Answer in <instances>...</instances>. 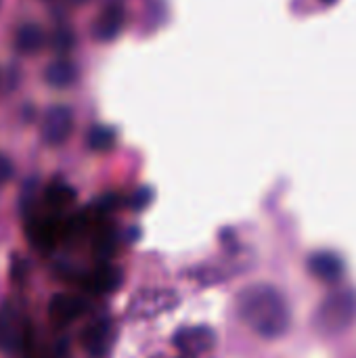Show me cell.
I'll list each match as a JSON object with an SVG mask.
<instances>
[{
  "instance_id": "cell-1",
  "label": "cell",
  "mask_w": 356,
  "mask_h": 358,
  "mask_svg": "<svg viewBox=\"0 0 356 358\" xmlns=\"http://www.w3.org/2000/svg\"><path fill=\"white\" fill-rule=\"evenodd\" d=\"M239 319L262 338H279L287 331L292 315L283 294L266 283H254L237 296Z\"/></svg>"
},
{
  "instance_id": "cell-2",
  "label": "cell",
  "mask_w": 356,
  "mask_h": 358,
  "mask_svg": "<svg viewBox=\"0 0 356 358\" xmlns=\"http://www.w3.org/2000/svg\"><path fill=\"white\" fill-rule=\"evenodd\" d=\"M356 321V294L355 292H336L327 296L317 315L315 327L325 336H336L348 329Z\"/></svg>"
},
{
  "instance_id": "cell-3",
  "label": "cell",
  "mask_w": 356,
  "mask_h": 358,
  "mask_svg": "<svg viewBox=\"0 0 356 358\" xmlns=\"http://www.w3.org/2000/svg\"><path fill=\"white\" fill-rule=\"evenodd\" d=\"M178 304V296L168 289H147L134 296L128 304V315L132 319H151L162 313L172 310Z\"/></svg>"
},
{
  "instance_id": "cell-4",
  "label": "cell",
  "mask_w": 356,
  "mask_h": 358,
  "mask_svg": "<svg viewBox=\"0 0 356 358\" xmlns=\"http://www.w3.org/2000/svg\"><path fill=\"white\" fill-rule=\"evenodd\" d=\"M174 348L183 352V357H199L208 350L214 348L216 344V334L206 327V325H195V327H183L174 334L172 338Z\"/></svg>"
},
{
  "instance_id": "cell-5",
  "label": "cell",
  "mask_w": 356,
  "mask_h": 358,
  "mask_svg": "<svg viewBox=\"0 0 356 358\" xmlns=\"http://www.w3.org/2000/svg\"><path fill=\"white\" fill-rule=\"evenodd\" d=\"M73 130V113L65 105L48 107L42 117V138L48 145H63Z\"/></svg>"
},
{
  "instance_id": "cell-6",
  "label": "cell",
  "mask_w": 356,
  "mask_h": 358,
  "mask_svg": "<svg viewBox=\"0 0 356 358\" xmlns=\"http://www.w3.org/2000/svg\"><path fill=\"white\" fill-rule=\"evenodd\" d=\"M86 308H88V304L84 298H80L76 294H57L48 302V317L55 325L63 327V325H69L76 319H80L86 313Z\"/></svg>"
},
{
  "instance_id": "cell-7",
  "label": "cell",
  "mask_w": 356,
  "mask_h": 358,
  "mask_svg": "<svg viewBox=\"0 0 356 358\" xmlns=\"http://www.w3.org/2000/svg\"><path fill=\"white\" fill-rule=\"evenodd\" d=\"M113 325L111 321L105 317V319H99L94 321L84 334H82V342H84V348L92 355L94 358H105L109 355L111 346H113Z\"/></svg>"
},
{
  "instance_id": "cell-8",
  "label": "cell",
  "mask_w": 356,
  "mask_h": 358,
  "mask_svg": "<svg viewBox=\"0 0 356 358\" xmlns=\"http://www.w3.org/2000/svg\"><path fill=\"white\" fill-rule=\"evenodd\" d=\"M308 271L323 283H336L344 275V262L336 252H315L308 258Z\"/></svg>"
},
{
  "instance_id": "cell-9",
  "label": "cell",
  "mask_w": 356,
  "mask_h": 358,
  "mask_svg": "<svg viewBox=\"0 0 356 358\" xmlns=\"http://www.w3.org/2000/svg\"><path fill=\"white\" fill-rule=\"evenodd\" d=\"M63 233H65V222L59 220L57 216H46V218H38L31 224L29 239L36 248L50 250L63 239Z\"/></svg>"
},
{
  "instance_id": "cell-10",
  "label": "cell",
  "mask_w": 356,
  "mask_h": 358,
  "mask_svg": "<svg viewBox=\"0 0 356 358\" xmlns=\"http://www.w3.org/2000/svg\"><path fill=\"white\" fill-rule=\"evenodd\" d=\"M124 21H126V15H124L122 6H118V4L105 6L92 23V36L101 42H109L120 36Z\"/></svg>"
},
{
  "instance_id": "cell-11",
  "label": "cell",
  "mask_w": 356,
  "mask_h": 358,
  "mask_svg": "<svg viewBox=\"0 0 356 358\" xmlns=\"http://www.w3.org/2000/svg\"><path fill=\"white\" fill-rule=\"evenodd\" d=\"M122 283V273L111 264H101L92 273L84 275L82 287L90 294H111Z\"/></svg>"
},
{
  "instance_id": "cell-12",
  "label": "cell",
  "mask_w": 356,
  "mask_h": 358,
  "mask_svg": "<svg viewBox=\"0 0 356 358\" xmlns=\"http://www.w3.org/2000/svg\"><path fill=\"white\" fill-rule=\"evenodd\" d=\"M44 80L52 88H69L78 80V67L71 61H52L44 71Z\"/></svg>"
},
{
  "instance_id": "cell-13",
  "label": "cell",
  "mask_w": 356,
  "mask_h": 358,
  "mask_svg": "<svg viewBox=\"0 0 356 358\" xmlns=\"http://www.w3.org/2000/svg\"><path fill=\"white\" fill-rule=\"evenodd\" d=\"M44 44V31L40 25L36 23H23L19 29H17V36H15V46L19 52L23 55H34L42 48Z\"/></svg>"
},
{
  "instance_id": "cell-14",
  "label": "cell",
  "mask_w": 356,
  "mask_h": 358,
  "mask_svg": "<svg viewBox=\"0 0 356 358\" xmlns=\"http://www.w3.org/2000/svg\"><path fill=\"white\" fill-rule=\"evenodd\" d=\"M27 331V327H25ZM19 329V319L8 310V306L0 313V344H4L6 348H15L19 342H23V336Z\"/></svg>"
},
{
  "instance_id": "cell-15",
  "label": "cell",
  "mask_w": 356,
  "mask_h": 358,
  "mask_svg": "<svg viewBox=\"0 0 356 358\" xmlns=\"http://www.w3.org/2000/svg\"><path fill=\"white\" fill-rule=\"evenodd\" d=\"M44 199H46V203H48L52 210H63V208H67V206H71V203L76 201V191H73L67 182L57 180V182H52V185L46 189Z\"/></svg>"
},
{
  "instance_id": "cell-16",
  "label": "cell",
  "mask_w": 356,
  "mask_h": 358,
  "mask_svg": "<svg viewBox=\"0 0 356 358\" xmlns=\"http://www.w3.org/2000/svg\"><path fill=\"white\" fill-rule=\"evenodd\" d=\"M115 248H118V235H115V231L109 229V227L99 229L97 235H94V243H92L94 256H97L99 260L107 262V260L113 256Z\"/></svg>"
},
{
  "instance_id": "cell-17",
  "label": "cell",
  "mask_w": 356,
  "mask_h": 358,
  "mask_svg": "<svg viewBox=\"0 0 356 358\" xmlns=\"http://www.w3.org/2000/svg\"><path fill=\"white\" fill-rule=\"evenodd\" d=\"M86 145L92 151H109L115 145V130L109 126H92L86 136Z\"/></svg>"
},
{
  "instance_id": "cell-18",
  "label": "cell",
  "mask_w": 356,
  "mask_h": 358,
  "mask_svg": "<svg viewBox=\"0 0 356 358\" xmlns=\"http://www.w3.org/2000/svg\"><path fill=\"white\" fill-rule=\"evenodd\" d=\"M76 44V36H73V29L69 25H59L52 34V48L57 52H67L71 50Z\"/></svg>"
},
{
  "instance_id": "cell-19",
  "label": "cell",
  "mask_w": 356,
  "mask_h": 358,
  "mask_svg": "<svg viewBox=\"0 0 356 358\" xmlns=\"http://www.w3.org/2000/svg\"><path fill=\"white\" fill-rule=\"evenodd\" d=\"M151 199H153L151 189H149V187H143V189H138V191L134 193L130 206H132V210H138V212H141V210H145V208L151 203Z\"/></svg>"
},
{
  "instance_id": "cell-20",
  "label": "cell",
  "mask_w": 356,
  "mask_h": 358,
  "mask_svg": "<svg viewBox=\"0 0 356 358\" xmlns=\"http://www.w3.org/2000/svg\"><path fill=\"white\" fill-rule=\"evenodd\" d=\"M13 178V164L6 155L0 153V187L6 185Z\"/></svg>"
},
{
  "instance_id": "cell-21",
  "label": "cell",
  "mask_w": 356,
  "mask_h": 358,
  "mask_svg": "<svg viewBox=\"0 0 356 358\" xmlns=\"http://www.w3.org/2000/svg\"><path fill=\"white\" fill-rule=\"evenodd\" d=\"M321 2H325V4H334L336 0H321Z\"/></svg>"
},
{
  "instance_id": "cell-22",
  "label": "cell",
  "mask_w": 356,
  "mask_h": 358,
  "mask_svg": "<svg viewBox=\"0 0 356 358\" xmlns=\"http://www.w3.org/2000/svg\"><path fill=\"white\" fill-rule=\"evenodd\" d=\"M69 2H73V4H80V2H84V0H69Z\"/></svg>"
},
{
  "instance_id": "cell-23",
  "label": "cell",
  "mask_w": 356,
  "mask_h": 358,
  "mask_svg": "<svg viewBox=\"0 0 356 358\" xmlns=\"http://www.w3.org/2000/svg\"><path fill=\"white\" fill-rule=\"evenodd\" d=\"M180 358H193V357H180Z\"/></svg>"
}]
</instances>
